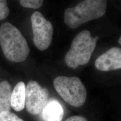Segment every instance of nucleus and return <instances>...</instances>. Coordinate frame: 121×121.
Wrapping results in <instances>:
<instances>
[{
    "label": "nucleus",
    "instance_id": "nucleus-1",
    "mask_svg": "<svg viewBox=\"0 0 121 121\" xmlns=\"http://www.w3.org/2000/svg\"><path fill=\"white\" fill-rule=\"evenodd\" d=\"M0 45L6 58L13 62L25 60L30 52L23 35L9 22H4L0 26Z\"/></svg>",
    "mask_w": 121,
    "mask_h": 121
},
{
    "label": "nucleus",
    "instance_id": "nucleus-2",
    "mask_svg": "<svg viewBox=\"0 0 121 121\" xmlns=\"http://www.w3.org/2000/svg\"><path fill=\"white\" fill-rule=\"evenodd\" d=\"M107 10L104 0H85L65 11L64 20L69 28L75 29L89 21L102 17Z\"/></svg>",
    "mask_w": 121,
    "mask_h": 121
},
{
    "label": "nucleus",
    "instance_id": "nucleus-3",
    "mask_svg": "<svg viewBox=\"0 0 121 121\" xmlns=\"http://www.w3.org/2000/svg\"><path fill=\"white\" fill-rule=\"evenodd\" d=\"M98 37H92L89 30H84L72 40L69 51L65 56V62L72 69L89 63L93 53Z\"/></svg>",
    "mask_w": 121,
    "mask_h": 121
},
{
    "label": "nucleus",
    "instance_id": "nucleus-4",
    "mask_svg": "<svg viewBox=\"0 0 121 121\" xmlns=\"http://www.w3.org/2000/svg\"><path fill=\"white\" fill-rule=\"evenodd\" d=\"M53 85L59 95L69 105L80 107L85 102L86 89L78 78L60 76L54 80Z\"/></svg>",
    "mask_w": 121,
    "mask_h": 121
},
{
    "label": "nucleus",
    "instance_id": "nucleus-5",
    "mask_svg": "<svg viewBox=\"0 0 121 121\" xmlns=\"http://www.w3.org/2000/svg\"><path fill=\"white\" fill-rule=\"evenodd\" d=\"M33 33V42L38 49L44 51L49 47L52 40L53 28L51 22L45 19L39 11H35L31 17Z\"/></svg>",
    "mask_w": 121,
    "mask_h": 121
},
{
    "label": "nucleus",
    "instance_id": "nucleus-6",
    "mask_svg": "<svg viewBox=\"0 0 121 121\" xmlns=\"http://www.w3.org/2000/svg\"><path fill=\"white\" fill-rule=\"evenodd\" d=\"M49 92L35 81H29L25 90V106L31 114H40L48 102Z\"/></svg>",
    "mask_w": 121,
    "mask_h": 121
},
{
    "label": "nucleus",
    "instance_id": "nucleus-7",
    "mask_svg": "<svg viewBox=\"0 0 121 121\" xmlns=\"http://www.w3.org/2000/svg\"><path fill=\"white\" fill-rule=\"evenodd\" d=\"M95 66L98 70L109 71L121 68V49L112 47L96 59Z\"/></svg>",
    "mask_w": 121,
    "mask_h": 121
},
{
    "label": "nucleus",
    "instance_id": "nucleus-8",
    "mask_svg": "<svg viewBox=\"0 0 121 121\" xmlns=\"http://www.w3.org/2000/svg\"><path fill=\"white\" fill-rule=\"evenodd\" d=\"M41 113L44 121H62L64 116L62 106L56 100L48 101Z\"/></svg>",
    "mask_w": 121,
    "mask_h": 121
},
{
    "label": "nucleus",
    "instance_id": "nucleus-9",
    "mask_svg": "<svg viewBox=\"0 0 121 121\" xmlns=\"http://www.w3.org/2000/svg\"><path fill=\"white\" fill-rule=\"evenodd\" d=\"M26 86L22 81L18 82L11 92L10 104L11 107L17 112L22 111L25 105Z\"/></svg>",
    "mask_w": 121,
    "mask_h": 121
},
{
    "label": "nucleus",
    "instance_id": "nucleus-10",
    "mask_svg": "<svg viewBox=\"0 0 121 121\" xmlns=\"http://www.w3.org/2000/svg\"><path fill=\"white\" fill-rule=\"evenodd\" d=\"M11 86L8 81L4 80L0 82V113L11 109Z\"/></svg>",
    "mask_w": 121,
    "mask_h": 121
},
{
    "label": "nucleus",
    "instance_id": "nucleus-11",
    "mask_svg": "<svg viewBox=\"0 0 121 121\" xmlns=\"http://www.w3.org/2000/svg\"><path fill=\"white\" fill-rule=\"evenodd\" d=\"M43 2L42 0H21L20 4L26 8L37 9L42 6Z\"/></svg>",
    "mask_w": 121,
    "mask_h": 121
},
{
    "label": "nucleus",
    "instance_id": "nucleus-12",
    "mask_svg": "<svg viewBox=\"0 0 121 121\" xmlns=\"http://www.w3.org/2000/svg\"><path fill=\"white\" fill-rule=\"evenodd\" d=\"M0 121H24L17 115L10 111H4L0 113Z\"/></svg>",
    "mask_w": 121,
    "mask_h": 121
},
{
    "label": "nucleus",
    "instance_id": "nucleus-13",
    "mask_svg": "<svg viewBox=\"0 0 121 121\" xmlns=\"http://www.w3.org/2000/svg\"><path fill=\"white\" fill-rule=\"evenodd\" d=\"M10 13L6 1L0 0V20L6 19Z\"/></svg>",
    "mask_w": 121,
    "mask_h": 121
},
{
    "label": "nucleus",
    "instance_id": "nucleus-14",
    "mask_svg": "<svg viewBox=\"0 0 121 121\" xmlns=\"http://www.w3.org/2000/svg\"><path fill=\"white\" fill-rule=\"evenodd\" d=\"M65 121H88L87 119L81 116H74L69 117Z\"/></svg>",
    "mask_w": 121,
    "mask_h": 121
},
{
    "label": "nucleus",
    "instance_id": "nucleus-15",
    "mask_svg": "<svg viewBox=\"0 0 121 121\" xmlns=\"http://www.w3.org/2000/svg\"><path fill=\"white\" fill-rule=\"evenodd\" d=\"M118 42H119V44H121V38L120 37L119 38V40H118Z\"/></svg>",
    "mask_w": 121,
    "mask_h": 121
}]
</instances>
